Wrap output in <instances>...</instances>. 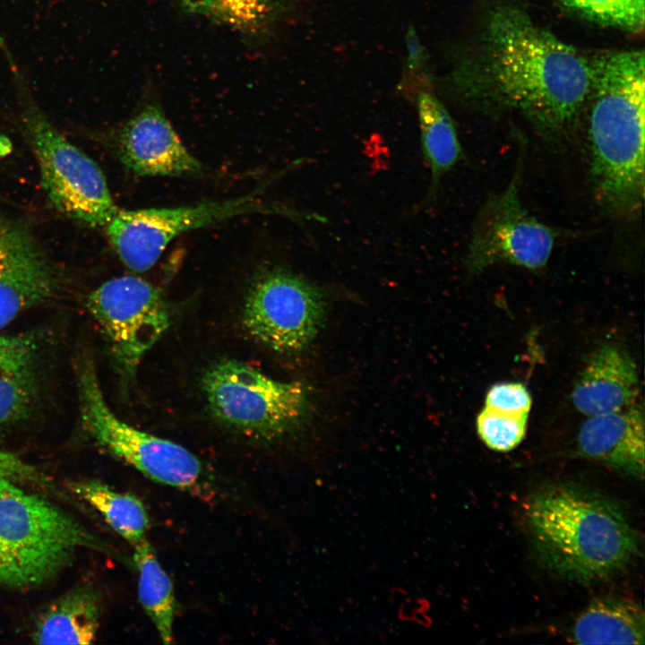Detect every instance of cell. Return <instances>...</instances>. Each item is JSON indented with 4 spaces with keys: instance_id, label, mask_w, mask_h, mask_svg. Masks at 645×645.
<instances>
[{
    "instance_id": "6da1fadb",
    "label": "cell",
    "mask_w": 645,
    "mask_h": 645,
    "mask_svg": "<svg viewBox=\"0 0 645 645\" xmlns=\"http://www.w3.org/2000/svg\"><path fill=\"white\" fill-rule=\"evenodd\" d=\"M487 36L490 73L502 99L546 137H562L588 100L591 62L515 7L494 10Z\"/></svg>"
},
{
    "instance_id": "7a4b0ae2",
    "label": "cell",
    "mask_w": 645,
    "mask_h": 645,
    "mask_svg": "<svg viewBox=\"0 0 645 645\" xmlns=\"http://www.w3.org/2000/svg\"><path fill=\"white\" fill-rule=\"evenodd\" d=\"M525 520L543 563L581 584L606 580L627 567L640 538L622 508L606 496L574 484H555L535 494Z\"/></svg>"
},
{
    "instance_id": "3957f363",
    "label": "cell",
    "mask_w": 645,
    "mask_h": 645,
    "mask_svg": "<svg viewBox=\"0 0 645 645\" xmlns=\"http://www.w3.org/2000/svg\"><path fill=\"white\" fill-rule=\"evenodd\" d=\"M591 67L588 133L595 191L610 211L633 216L644 199V54L606 53Z\"/></svg>"
},
{
    "instance_id": "277c9868",
    "label": "cell",
    "mask_w": 645,
    "mask_h": 645,
    "mask_svg": "<svg viewBox=\"0 0 645 645\" xmlns=\"http://www.w3.org/2000/svg\"><path fill=\"white\" fill-rule=\"evenodd\" d=\"M100 545L51 503L0 477V584L38 586L63 570L80 548Z\"/></svg>"
},
{
    "instance_id": "5b68a950",
    "label": "cell",
    "mask_w": 645,
    "mask_h": 645,
    "mask_svg": "<svg viewBox=\"0 0 645 645\" xmlns=\"http://www.w3.org/2000/svg\"><path fill=\"white\" fill-rule=\"evenodd\" d=\"M202 387L213 416L252 438L273 441L295 433L311 418L312 394L300 381H277L236 360L205 372Z\"/></svg>"
},
{
    "instance_id": "8992f818",
    "label": "cell",
    "mask_w": 645,
    "mask_h": 645,
    "mask_svg": "<svg viewBox=\"0 0 645 645\" xmlns=\"http://www.w3.org/2000/svg\"><path fill=\"white\" fill-rule=\"evenodd\" d=\"M22 103L23 120L39 164L43 188L65 216L89 227H106L118 211L99 166L65 139L33 101L7 46L1 48Z\"/></svg>"
},
{
    "instance_id": "52a82bcc",
    "label": "cell",
    "mask_w": 645,
    "mask_h": 645,
    "mask_svg": "<svg viewBox=\"0 0 645 645\" xmlns=\"http://www.w3.org/2000/svg\"><path fill=\"white\" fill-rule=\"evenodd\" d=\"M81 418L85 431L109 452L150 480L195 492L205 482L200 460L184 446L119 419L106 402L91 365L79 377Z\"/></svg>"
},
{
    "instance_id": "ba28073f",
    "label": "cell",
    "mask_w": 645,
    "mask_h": 645,
    "mask_svg": "<svg viewBox=\"0 0 645 645\" xmlns=\"http://www.w3.org/2000/svg\"><path fill=\"white\" fill-rule=\"evenodd\" d=\"M523 158L500 193L488 196L475 219L466 254L470 273L504 263L536 271L546 266L561 230L532 216L520 196Z\"/></svg>"
},
{
    "instance_id": "9c48e42d",
    "label": "cell",
    "mask_w": 645,
    "mask_h": 645,
    "mask_svg": "<svg viewBox=\"0 0 645 645\" xmlns=\"http://www.w3.org/2000/svg\"><path fill=\"white\" fill-rule=\"evenodd\" d=\"M323 291L290 271H262L245 298L243 324L257 341L279 352H297L317 337L326 319Z\"/></svg>"
},
{
    "instance_id": "30bf717a",
    "label": "cell",
    "mask_w": 645,
    "mask_h": 645,
    "mask_svg": "<svg viewBox=\"0 0 645 645\" xmlns=\"http://www.w3.org/2000/svg\"><path fill=\"white\" fill-rule=\"evenodd\" d=\"M87 307L127 379L133 378L144 355L170 324L169 309L159 289L133 275L101 284L89 295Z\"/></svg>"
},
{
    "instance_id": "8fae6325",
    "label": "cell",
    "mask_w": 645,
    "mask_h": 645,
    "mask_svg": "<svg viewBox=\"0 0 645 645\" xmlns=\"http://www.w3.org/2000/svg\"><path fill=\"white\" fill-rule=\"evenodd\" d=\"M269 210L271 208L247 195L171 209L118 210L105 228L125 265L133 271L142 272L150 269L168 244L184 232L236 216Z\"/></svg>"
},
{
    "instance_id": "7c38bea8",
    "label": "cell",
    "mask_w": 645,
    "mask_h": 645,
    "mask_svg": "<svg viewBox=\"0 0 645 645\" xmlns=\"http://www.w3.org/2000/svg\"><path fill=\"white\" fill-rule=\"evenodd\" d=\"M56 280L34 237L0 215V330L48 299L57 287Z\"/></svg>"
},
{
    "instance_id": "4fadbf2b",
    "label": "cell",
    "mask_w": 645,
    "mask_h": 645,
    "mask_svg": "<svg viewBox=\"0 0 645 645\" xmlns=\"http://www.w3.org/2000/svg\"><path fill=\"white\" fill-rule=\"evenodd\" d=\"M118 151L124 165L139 176H178L202 170L162 110L149 105L122 128Z\"/></svg>"
},
{
    "instance_id": "5bb4252c",
    "label": "cell",
    "mask_w": 645,
    "mask_h": 645,
    "mask_svg": "<svg viewBox=\"0 0 645 645\" xmlns=\"http://www.w3.org/2000/svg\"><path fill=\"white\" fill-rule=\"evenodd\" d=\"M644 417L637 405L589 417L577 435L580 456L624 474L644 475Z\"/></svg>"
},
{
    "instance_id": "9a60e30c",
    "label": "cell",
    "mask_w": 645,
    "mask_h": 645,
    "mask_svg": "<svg viewBox=\"0 0 645 645\" xmlns=\"http://www.w3.org/2000/svg\"><path fill=\"white\" fill-rule=\"evenodd\" d=\"M639 393L634 362L613 345L597 349L588 359L575 383L572 400L580 412L592 417L624 409Z\"/></svg>"
},
{
    "instance_id": "2e32d148",
    "label": "cell",
    "mask_w": 645,
    "mask_h": 645,
    "mask_svg": "<svg viewBox=\"0 0 645 645\" xmlns=\"http://www.w3.org/2000/svg\"><path fill=\"white\" fill-rule=\"evenodd\" d=\"M568 638L581 645L643 644V609L640 604L626 598H596L576 617Z\"/></svg>"
},
{
    "instance_id": "e0dca14e",
    "label": "cell",
    "mask_w": 645,
    "mask_h": 645,
    "mask_svg": "<svg viewBox=\"0 0 645 645\" xmlns=\"http://www.w3.org/2000/svg\"><path fill=\"white\" fill-rule=\"evenodd\" d=\"M37 343L31 336H0V426L30 408L36 390Z\"/></svg>"
},
{
    "instance_id": "ac0fdd59",
    "label": "cell",
    "mask_w": 645,
    "mask_h": 645,
    "mask_svg": "<svg viewBox=\"0 0 645 645\" xmlns=\"http://www.w3.org/2000/svg\"><path fill=\"white\" fill-rule=\"evenodd\" d=\"M187 14L203 17L244 38L269 36L287 14L293 0H176Z\"/></svg>"
},
{
    "instance_id": "d6986e66",
    "label": "cell",
    "mask_w": 645,
    "mask_h": 645,
    "mask_svg": "<svg viewBox=\"0 0 645 645\" xmlns=\"http://www.w3.org/2000/svg\"><path fill=\"white\" fill-rule=\"evenodd\" d=\"M99 603L93 591L73 590L53 602L33 632L38 644H90L96 637Z\"/></svg>"
},
{
    "instance_id": "ffe728a7",
    "label": "cell",
    "mask_w": 645,
    "mask_h": 645,
    "mask_svg": "<svg viewBox=\"0 0 645 645\" xmlns=\"http://www.w3.org/2000/svg\"><path fill=\"white\" fill-rule=\"evenodd\" d=\"M417 106L423 155L431 172L430 198L442 176L459 162L462 150L452 116L433 93L420 90Z\"/></svg>"
},
{
    "instance_id": "44dd1931",
    "label": "cell",
    "mask_w": 645,
    "mask_h": 645,
    "mask_svg": "<svg viewBox=\"0 0 645 645\" xmlns=\"http://www.w3.org/2000/svg\"><path fill=\"white\" fill-rule=\"evenodd\" d=\"M133 546V561L138 572V598L161 641H174L176 600L172 580L162 568L150 543L144 538Z\"/></svg>"
},
{
    "instance_id": "7402d4cb",
    "label": "cell",
    "mask_w": 645,
    "mask_h": 645,
    "mask_svg": "<svg viewBox=\"0 0 645 645\" xmlns=\"http://www.w3.org/2000/svg\"><path fill=\"white\" fill-rule=\"evenodd\" d=\"M74 494L96 509L110 527L132 546L146 538L150 520L142 501L99 481L71 484Z\"/></svg>"
},
{
    "instance_id": "603a6c76",
    "label": "cell",
    "mask_w": 645,
    "mask_h": 645,
    "mask_svg": "<svg viewBox=\"0 0 645 645\" xmlns=\"http://www.w3.org/2000/svg\"><path fill=\"white\" fill-rule=\"evenodd\" d=\"M592 21L639 32L644 27V0H558Z\"/></svg>"
},
{
    "instance_id": "cb8c5ba5",
    "label": "cell",
    "mask_w": 645,
    "mask_h": 645,
    "mask_svg": "<svg viewBox=\"0 0 645 645\" xmlns=\"http://www.w3.org/2000/svg\"><path fill=\"white\" fill-rule=\"evenodd\" d=\"M529 415L508 414L484 408L477 417V430L490 449L508 452L523 440Z\"/></svg>"
},
{
    "instance_id": "d4e9b609",
    "label": "cell",
    "mask_w": 645,
    "mask_h": 645,
    "mask_svg": "<svg viewBox=\"0 0 645 645\" xmlns=\"http://www.w3.org/2000/svg\"><path fill=\"white\" fill-rule=\"evenodd\" d=\"M485 407L508 414L529 415L531 397L521 383H497L488 390Z\"/></svg>"
},
{
    "instance_id": "484cf974",
    "label": "cell",
    "mask_w": 645,
    "mask_h": 645,
    "mask_svg": "<svg viewBox=\"0 0 645 645\" xmlns=\"http://www.w3.org/2000/svg\"><path fill=\"white\" fill-rule=\"evenodd\" d=\"M0 477L13 481L22 480L33 483H45L44 477L33 466L26 463L16 455L0 450Z\"/></svg>"
},
{
    "instance_id": "4316f807",
    "label": "cell",
    "mask_w": 645,
    "mask_h": 645,
    "mask_svg": "<svg viewBox=\"0 0 645 645\" xmlns=\"http://www.w3.org/2000/svg\"><path fill=\"white\" fill-rule=\"evenodd\" d=\"M406 44L408 48V67L411 72H417L423 69L426 64V56L423 46L417 36L416 30L412 26L408 30L406 35Z\"/></svg>"
}]
</instances>
